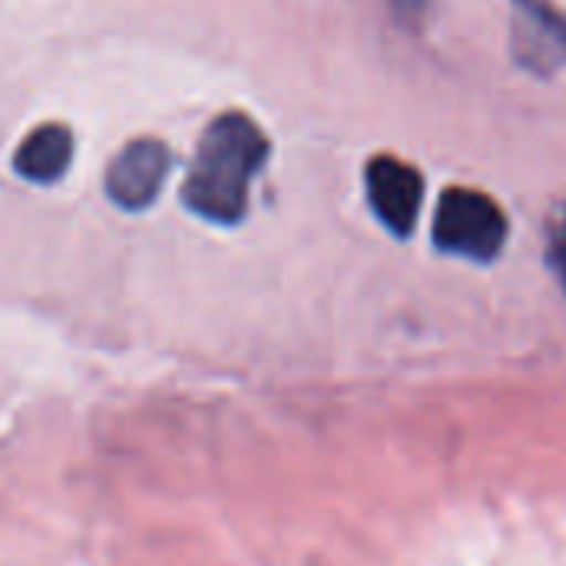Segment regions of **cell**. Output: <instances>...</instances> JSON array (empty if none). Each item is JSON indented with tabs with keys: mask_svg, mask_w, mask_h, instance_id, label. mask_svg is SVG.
Here are the masks:
<instances>
[{
	"mask_svg": "<svg viewBox=\"0 0 566 566\" xmlns=\"http://www.w3.org/2000/svg\"><path fill=\"white\" fill-rule=\"evenodd\" d=\"M511 53L534 76L566 66V13L554 0H511Z\"/></svg>",
	"mask_w": 566,
	"mask_h": 566,
	"instance_id": "cell-4",
	"label": "cell"
},
{
	"mask_svg": "<svg viewBox=\"0 0 566 566\" xmlns=\"http://www.w3.org/2000/svg\"><path fill=\"white\" fill-rule=\"evenodd\" d=\"M269 136L239 109L216 116L196 146L182 182V202L192 216L216 226H239L249 212V192L269 163Z\"/></svg>",
	"mask_w": 566,
	"mask_h": 566,
	"instance_id": "cell-1",
	"label": "cell"
},
{
	"mask_svg": "<svg viewBox=\"0 0 566 566\" xmlns=\"http://www.w3.org/2000/svg\"><path fill=\"white\" fill-rule=\"evenodd\" d=\"M70 163H73V129L66 123L33 126L13 153L17 176H23L27 182H36V186H50V182L63 179Z\"/></svg>",
	"mask_w": 566,
	"mask_h": 566,
	"instance_id": "cell-6",
	"label": "cell"
},
{
	"mask_svg": "<svg viewBox=\"0 0 566 566\" xmlns=\"http://www.w3.org/2000/svg\"><path fill=\"white\" fill-rule=\"evenodd\" d=\"M365 192L385 229H391L398 239L415 232L424 206V176L418 166L391 153H378L365 166Z\"/></svg>",
	"mask_w": 566,
	"mask_h": 566,
	"instance_id": "cell-3",
	"label": "cell"
},
{
	"mask_svg": "<svg viewBox=\"0 0 566 566\" xmlns=\"http://www.w3.org/2000/svg\"><path fill=\"white\" fill-rule=\"evenodd\" d=\"M169 163H172L169 146L153 136H139V139L126 143L106 169V179H103L106 196L126 212L149 209L156 202V196L163 192Z\"/></svg>",
	"mask_w": 566,
	"mask_h": 566,
	"instance_id": "cell-5",
	"label": "cell"
},
{
	"mask_svg": "<svg viewBox=\"0 0 566 566\" xmlns=\"http://www.w3.org/2000/svg\"><path fill=\"white\" fill-rule=\"evenodd\" d=\"M551 265L557 269V275H560L566 289V209L560 212V219L554 222V232H551Z\"/></svg>",
	"mask_w": 566,
	"mask_h": 566,
	"instance_id": "cell-8",
	"label": "cell"
},
{
	"mask_svg": "<svg viewBox=\"0 0 566 566\" xmlns=\"http://www.w3.org/2000/svg\"><path fill=\"white\" fill-rule=\"evenodd\" d=\"M507 212L488 192L468 186H451L441 192L434 212L438 249L471 262H491L507 245Z\"/></svg>",
	"mask_w": 566,
	"mask_h": 566,
	"instance_id": "cell-2",
	"label": "cell"
},
{
	"mask_svg": "<svg viewBox=\"0 0 566 566\" xmlns=\"http://www.w3.org/2000/svg\"><path fill=\"white\" fill-rule=\"evenodd\" d=\"M388 3H391V13H395V20L401 27L418 30L424 23V17H428V10H431L434 0H388Z\"/></svg>",
	"mask_w": 566,
	"mask_h": 566,
	"instance_id": "cell-7",
	"label": "cell"
}]
</instances>
